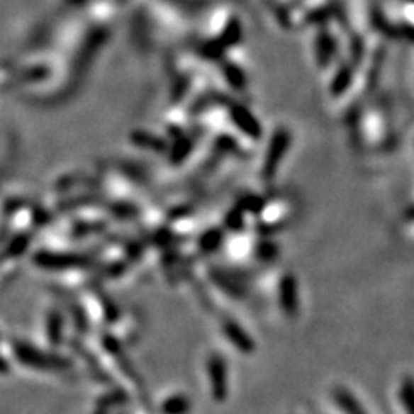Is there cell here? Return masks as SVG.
Segmentation results:
<instances>
[{"instance_id": "1", "label": "cell", "mask_w": 414, "mask_h": 414, "mask_svg": "<svg viewBox=\"0 0 414 414\" xmlns=\"http://www.w3.org/2000/svg\"><path fill=\"white\" fill-rule=\"evenodd\" d=\"M402 397H404L409 411L414 413V381H405L404 387H402Z\"/></svg>"}, {"instance_id": "2", "label": "cell", "mask_w": 414, "mask_h": 414, "mask_svg": "<svg viewBox=\"0 0 414 414\" xmlns=\"http://www.w3.org/2000/svg\"><path fill=\"white\" fill-rule=\"evenodd\" d=\"M293 284L292 280H290V284H285L284 286V306L286 309H293V306H296V292H293Z\"/></svg>"}]
</instances>
